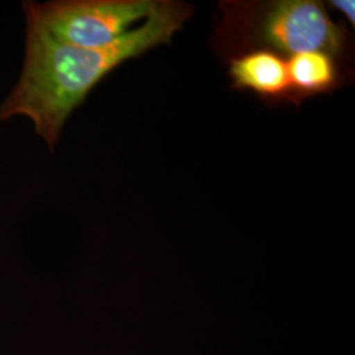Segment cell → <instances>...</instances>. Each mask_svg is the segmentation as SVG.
<instances>
[{
  "mask_svg": "<svg viewBox=\"0 0 355 355\" xmlns=\"http://www.w3.org/2000/svg\"><path fill=\"white\" fill-rule=\"evenodd\" d=\"M189 15L180 4L158 1L140 26L101 49L67 45L26 24L21 74L0 104V121L24 116L53 150L67 119L85 102L91 89L128 60L168 44Z\"/></svg>",
  "mask_w": 355,
  "mask_h": 355,
  "instance_id": "obj_1",
  "label": "cell"
},
{
  "mask_svg": "<svg viewBox=\"0 0 355 355\" xmlns=\"http://www.w3.org/2000/svg\"><path fill=\"white\" fill-rule=\"evenodd\" d=\"M152 0H62L24 3L26 24L67 45L101 49L124 37L157 8Z\"/></svg>",
  "mask_w": 355,
  "mask_h": 355,
  "instance_id": "obj_2",
  "label": "cell"
},
{
  "mask_svg": "<svg viewBox=\"0 0 355 355\" xmlns=\"http://www.w3.org/2000/svg\"><path fill=\"white\" fill-rule=\"evenodd\" d=\"M261 33L275 49L290 55L309 51L337 54L343 45L341 28L312 0H283L267 12Z\"/></svg>",
  "mask_w": 355,
  "mask_h": 355,
  "instance_id": "obj_3",
  "label": "cell"
},
{
  "mask_svg": "<svg viewBox=\"0 0 355 355\" xmlns=\"http://www.w3.org/2000/svg\"><path fill=\"white\" fill-rule=\"evenodd\" d=\"M229 74L237 89H250L265 98L292 99L287 61L274 51H252L233 60Z\"/></svg>",
  "mask_w": 355,
  "mask_h": 355,
  "instance_id": "obj_4",
  "label": "cell"
},
{
  "mask_svg": "<svg viewBox=\"0 0 355 355\" xmlns=\"http://www.w3.org/2000/svg\"><path fill=\"white\" fill-rule=\"evenodd\" d=\"M287 67L292 101L328 92L337 85V69L328 53L309 51L292 55Z\"/></svg>",
  "mask_w": 355,
  "mask_h": 355,
  "instance_id": "obj_5",
  "label": "cell"
},
{
  "mask_svg": "<svg viewBox=\"0 0 355 355\" xmlns=\"http://www.w3.org/2000/svg\"><path fill=\"white\" fill-rule=\"evenodd\" d=\"M330 6L334 7L336 10L341 11V13L346 16V19L352 23V26H354V1H350V0H333V1H330Z\"/></svg>",
  "mask_w": 355,
  "mask_h": 355,
  "instance_id": "obj_6",
  "label": "cell"
}]
</instances>
